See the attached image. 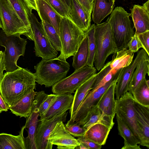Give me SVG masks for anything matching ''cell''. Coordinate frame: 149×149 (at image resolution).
Wrapping results in <instances>:
<instances>
[{"label": "cell", "instance_id": "cell-1", "mask_svg": "<svg viewBox=\"0 0 149 149\" xmlns=\"http://www.w3.org/2000/svg\"><path fill=\"white\" fill-rule=\"evenodd\" d=\"M36 82L34 73L27 68L19 67L5 73L0 82V93L9 107L31 90L36 89Z\"/></svg>", "mask_w": 149, "mask_h": 149}, {"label": "cell", "instance_id": "cell-2", "mask_svg": "<svg viewBox=\"0 0 149 149\" xmlns=\"http://www.w3.org/2000/svg\"><path fill=\"white\" fill-rule=\"evenodd\" d=\"M66 60L57 57L42 59L34 67L36 82L45 87L52 86L65 77L70 68Z\"/></svg>", "mask_w": 149, "mask_h": 149}, {"label": "cell", "instance_id": "cell-3", "mask_svg": "<svg viewBox=\"0 0 149 149\" xmlns=\"http://www.w3.org/2000/svg\"><path fill=\"white\" fill-rule=\"evenodd\" d=\"M94 36L96 51L94 64L99 71L104 66L108 56L116 54L118 50L107 19L102 23L95 25Z\"/></svg>", "mask_w": 149, "mask_h": 149}, {"label": "cell", "instance_id": "cell-4", "mask_svg": "<svg viewBox=\"0 0 149 149\" xmlns=\"http://www.w3.org/2000/svg\"><path fill=\"white\" fill-rule=\"evenodd\" d=\"M130 15L123 8L117 6L107 19L118 51L127 48L128 44L134 34Z\"/></svg>", "mask_w": 149, "mask_h": 149}, {"label": "cell", "instance_id": "cell-5", "mask_svg": "<svg viewBox=\"0 0 149 149\" xmlns=\"http://www.w3.org/2000/svg\"><path fill=\"white\" fill-rule=\"evenodd\" d=\"M85 36L81 30L70 19L62 17L59 28V37L61 45L58 58L66 60L73 56Z\"/></svg>", "mask_w": 149, "mask_h": 149}, {"label": "cell", "instance_id": "cell-6", "mask_svg": "<svg viewBox=\"0 0 149 149\" xmlns=\"http://www.w3.org/2000/svg\"><path fill=\"white\" fill-rule=\"evenodd\" d=\"M0 18L2 31L7 36L23 35L33 41V32L26 28L7 0H0Z\"/></svg>", "mask_w": 149, "mask_h": 149}, {"label": "cell", "instance_id": "cell-7", "mask_svg": "<svg viewBox=\"0 0 149 149\" xmlns=\"http://www.w3.org/2000/svg\"><path fill=\"white\" fill-rule=\"evenodd\" d=\"M26 39L22 38L19 35L7 36L3 31L0 33V45L3 47V52L6 72L13 71L20 67L17 61L20 56H24Z\"/></svg>", "mask_w": 149, "mask_h": 149}, {"label": "cell", "instance_id": "cell-8", "mask_svg": "<svg viewBox=\"0 0 149 149\" xmlns=\"http://www.w3.org/2000/svg\"><path fill=\"white\" fill-rule=\"evenodd\" d=\"M96 72L95 67L88 65L74 70L69 76L63 79L52 86V91L56 94L74 93L80 86Z\"/></svg>", "mask_w": 149, "mask_h": 149}, {"label": "cell", "instance_id": "cell-9", "mask_svg": "<svg viewBox=\"0 0 149 149\" xmlns=\"http://www.w3.org/2000/svg\"><path fill=\"white\" fill-rule=\"evenodd\" d=\"M30 19L33 33V41L36 56L42 59H49L57 57L58 51L51 44L41 23L39 22L33 13H31Z\"/></svg>", "mask_w": 149, "mask_h": 149}, {"label": "cell", "instance_id": "cell-10", "mask_svg": "<svg viewBox=\"0 0 149 149\" xmlns=\"http://www.w3.org/2000/svg\"><path fill=\"white\" fill-rule=\"evenodd\" d=\"M134 100L132 94L128 91L127 92L120 98L115 100V113L123 120L140 140L136 125Z\"/></svg>", "mask_w": 149, "mask_h": 149}, {"label": "cell", "instance_id": "cell-11", "mask_svg": "<svg viewBox=\"0 0 149 149\" xmlns=\"http://www.w3.org/2000/svg\"><path fill=\"white\" fill-rule=\"evenodd\" d=\"M47 94L42 91L37 92L33 102L31 112L26 118L24 126L27 129L28 136L24 138L26 149H37L35 136L39 122V107Z\"/></svg>", "mask_w": 149, "mask_h": 149}, {"label": "cell", "instance_id": "cell-12", "mask_svg": "<svg viewBox=\"0 0 149 149\" xmlns=\"http://www.w3.org/2000/svg\"><path fill=\"white\" fill-rule=\"evenodd\" d=\"M117 77V74L113 75L112 79L105 85L94 91L91 90L89 91L77 111L68 121L65 126L79 123L86 117L92 107L96 104L102 95Z\"/></svg>", "mask_w": 149, "mask_h": 149}, {"label": "cell", "instance_id": "cell-13", "mask_svg": "<svg viewBox=\"0 0 149 149\" xmlns=\"http://www.w3.org/2000/svg\"><path fill=\"white\" fill-rule=\"evenodd\" d=\"M68 112H64L49 119L39 120L35 136L37 149H52L53 145L49 141V135L58 122L66 120Z\"/></svg>", "mask_w": 149, "mask_h": 149}, {"label": "cell", "instance_id": "cell-14", "mask_svg": "<svg viewBox=\"0 0 149 149\" xmlns=\"http://www.w3.org/2000/svg\"><path fill=\"white\" fill-rule=\"evenodd\" d=\"M147 55L143 49L138 51L132 63L120 70L115 87L116 99L120 98L128 91L129 85L134 72L139 63Z\"/></svg>", "mask_w": 149, "mask_h": 149}, {"label": "cell", "instance_id": "cell-15", "mask_svg": "<svg viewBox=\"0 0 149 149\" xmlns=\"http://www.w3.org/2000/svg\"><path fill=\"white\" fill-rule=\"evenodd\" d=\"M63 123L58 122L49 135V141L58 149H75L80 143L67 131Z\"/></svg>", "mask_w": 149, "mask_h": 149}, {"label": "cell", "instance_id": "cell-16", "mask_svg": "<svg viewBox=\"0 0 149 149\" xmlns=\"http://www.w3.org/2000/svg\"><path fill=\"white\" fill-rule=\"evenodd\" d=\"M136 125L141 141L140 145L149 148V107L134 100Z\"/></svg>", "mask_w": 149, "mask_h": 149}, {"label": "cell", "instance_id": "cell-17", "mask_svg": "<svg viewBox=\"0 0 149 149\" xmlns=\"http://www.w3.org/2000/svg\"><path fill=\"white\" fill-rule=\"evenodd\" d=\"M130 16L132 18L135 29V33L149 30V0L142 6L134 5L131 9Z\"/></svg>", "mask_w": 149, "mask_h": 149}, {"label": "cell", "instance_id": "cell-18", "mask_svg": "<svg viewBox=\"0 0 149 149\" xmlns=\"http://www.w3.org/2000/svg\"><path fill=\"white\" fill-rule=\"evenodd\" d=\"M73 95L70 93L57 94L56 97L52 105L42 115L39 120H47L66 112L72 106Z\"/></svg>", "mask_w": 149, "mask_h": 149}, {"label": "cell", "instance_id": "cell-19", "mask_svg": "<svg viewBox=\"0 0 149 149\" xmlns=\"http://www.w3.org/2000/svg\"><path fill=\"white\" fill-rule=\"evenodd\" d=\"M68 18L84 32L91 26V14L86 12L77 0H70Z\"/></svg>", "mask_w": 149, "mask_h": 149}, {"label": "cell", "instance_id": "cell-20", "mask_svg": "<svg viewBox=\"0 0 149 149\" xmlns=\"http://www.w3.org/2000/svg\"><path fill=\"white\" fill-rule=\"evenodd\" d=\"M37 12L41 20L52 25L59 35L62 17L53 8L48 0H36Z\"/></svg>", "mask_w": 149, "mask_h": 149}, {"label": "cell", "instance_id": "cell-21", "mask_svg": "<svg viewBox=\"0 0 149 149\" xmlns=\"http://www.w3.org/2000/svg\"><path fill=\"white\" fill-rule=\"evenodd\" d=\"M113 118L104 115L96 104L91 108L86 117L78 124L86 130L96 123L104 124L111 129L114 124Z\"/></svg>", "mask_w": 149, "mask_h": 149}, {"label": "cell", "instance_id": "cell-22", "mask_svg": "<svg viewBox=\"0 0 149 149\" xmlns=\"http://www.w3.org/2000/svg\"><path fill=\"white\" fill-rule=\"evenodd\" d=\"M116 78L113 80L96 104L104 115L113 118L116 114L115 90Z\"/></svg>", "mask_w": 149, "mask_h": 149}, {"label": "cell", "instance_id": "cell-23", "mask_svg": "<svg viewBox=\"0 0 149 149\" xmlns=\"http://www.w3.org/2000/svg\"><path fill=\"white\" fill-rule=\"evenodd\" d=\"M118 134L124 139V146L121 149H141L140 140L134 135L125 122L116 115Z\"/></svg>", "mask_w": 149, "mask_h": 149}, {"label": "cell", "instance_id": "cell-24", "mask_svg": "<svg viewBox=\"0 0 149 149\" xmlns=\"http://www.w3.org/2000/svg\"><path fill=\"white\" fill-rule=\"evenodd\" d=\"M37 92L32 89L14 105L9 107L11 112L20 117L27 118L30 115Z\"/></svg>", "mask_w": 149, "mask_h": 149}, {"label": "cell", "instance_id": "cell-25", "mask_svg": "<svg viewBox=\"0 0 149 149\" xmlns=\"http://www.w3.org/2000/svg\"><path fill=\"white\" fill-rule=\"evenodd\" d=\"M111 129L102 124H95L87 129L84 136L101 146L105 145Z\"/></svg>", "mask_w": 149, "mask_h": 149}, {"label": "cell", "instance_id": "cell-26", "mask_svg": "<svg viewBox=\"0 0 149 149\" xmlns=\"http://www.w3.org/2000/svg\"><path fill=\"white\" fill-rule=\"evenodd\" d=\"M115 0H94L92 11V20L96 24H100L111 14L115 6Z\"/></svg>", "mask_w": 149, "mask_h": 149}, {"label": "cell", "instance_id": "cell-27", "mask_svg": "<svg viewBox=\"0 0 149 149\" xmlns=\"http://www.w3.org/2000/svg\"><path fill=\"white\" fill-rule=\"evenodd\" d=\"M24 129V126L17 136L0 133V149H26L23 134Z\"/></svg>", "mask_w": 149, "mask_h": 149}, {"label": "cell", "instance_id": "cell-28", "mask_svg": "<svg viewBox=\"0 0 149 149\" xmlns=\"http://www.w3.org/2000/svg\"><path fill=\"white\" fill-rule=\"evenodd\" d=\"M149 56L147 55L139 63L135 70L130 82L128 91L132 94L136 88L149 75Z\"/></svg>", "mask_w": 149, "mask_h": 149}, {"label": "cell", "instance_id": "cell-29", "mask_svg": "<svg viewBox=\"0 0 149 149\" xmlns=\"http://www.w3.org/2000/svg\"><path fill=\"white\" fill-rule=\"evenodd\" d=\"M96 74L93 75L84 82L75 91L73 96L72 105L69 111L70 118L77 111L88 92L92 89Z\"/></svg>", "mask_w": 149, "mask_h": 149}, {"label": "cell", "instance_id": "cell-30", "mask_svg": "<svg viewBox=\"0 0 149 149\" xmlns=\"http://www.w3.org/2000/svg\"><path fill=\"white\" fill-rule=\"evenodd\" d=\"M134 53L127 48L118 51L116 56L111 61L110 67L115 74L121 69L129 65L132 62Z\"/></svg>", "mask_w": 149, "mask_h": 149}, {"label": "cell", "instance_id": "cell-31", "mask_svg": "<svg viewBox=\"0 0 149 149\" xmlns=\"http://www.w3.org/2000/svg\"><path fill=\"white\" fill-rule=\"evenodd\" d=\"M88 56V39L85 33L84 37L72 58V66L75 70L87 65Z\"/></svg>", "mask_w": 149, "mask_h": 149}, {"label": "cell", "instance_id": "cell-32", "mask_svg": "<svg viewBox=\"0 0 149 149\" xmlns=\"http://www.w3.org/2000/svg\"><path fill=\"white\" fill-rule=\"evenodd\" d=\"M17 13L26 28L33 32L30 15L32 13L24 0H7Z\"/></svg>", "mask_w": 149, "mask_h": 149}, {"label": "cell", "instance_id": "cell-33", "mask_svg": "<svg viewBox=\"0 0 149 149\" xmlns=\"http://www.w3.org/2000/svg\"><path fill=\"white\" fill-rule=\"evenodd\" d=\"M134 100L140 104L149 107V81L145 78L132 94Z\"/></svg>", "mask_w": 149, "mask_h": 149}, {"label": "cell", "instance_id": "cell-34", "mask_svg": "<svg viewBox=\"0 0 149 149\" xmlns=\"http://www.w3.org/2000/svg\"><path fill=\"white\" fill-rule=\"evenodd\" d=\"M41 21V24L52 45L56 51H60L61 45L59 35L52 25L45 21Z\"/></svg>", "mask_w": 149, "mask_h": 149}, {"label": "cell", "instance_id": "cell-35", "mask_svg": "<svg viewBox=\"0 0 149 149\" xmlns=\"http://www.w3.org/2000/svg\"><path fill=\"white\" fill-rule=\"evenodd\" d=\"M95 24H92L85 32L87 36L88 42L89 56L87 65L94 67V62L96 51V44L94 36Z\"/></svg>", "mask_w": 149, "mask_h": 149}, {"label": "cell", "instance_id": "cell-36", "mask_svg": "<svg viewBox=\"0 0 149 149\" xmlns=\"http://www.w3.org/2000/svg\"><path fill=\"white\" fill-rule=\"evenodd\" d=\"M54 10L62 17L68 18L69 7L61 0H48Z\"/></svg>", "mask_w": 149, "mask_h": 149}, {"label": "cell", "instance_id": "cell-37", "mask_svg": "<svg viewBox=\"0 0 149 149\" xmlns=\"http://www.w3.org/2000/svg\"><path fill=\"white\" fill-rule=\"evenodd\" d=\"M65 128L71 135L78 138L84 136L86 130V129L76 123L65 126Z\"/></svg>", "mask_w": 149, "mask_h": 149}, {"label": "cell", "instance_id": "cell-38", "mask_svg": "<svg viewBox=\"0 0 149 149\" xmlns=\"http://www.w3.org/2000/svg\"><path fill=\"white\" fill-rule=\"evenodd\" d=\"M57 94L47 95L39 107L40 116L43 115L48 110L56 98Z\"/></svg>", "mask_w": 149, "mask_h": 149}, {"label": "cell", "instance_id": "cell-39", "mask_svg": "<svg viewBox=\"0 0 149 149\" xmlns=\"http://www.w3.org/2000/svg\"><path fill=\"white\" fill-rule=\"evenodd\" d=\"M110 63L111 61L107 63L100 70V71L96 74L92 89L95 87L104 77L111 70Z\"/></svg>", "mask_w": 149, "mask_h": 149}, {"label": "cell", "instance_id": "cell-40", "mask_svg": "<svg viewBox=\"0 0 149 149\" xmlns=\"http://www.w3.org/2000/svg\"><path fill=\"white\" fill-rule=\"evenodd\" d=\"M136 34L141 42L142 48L149 56V30L142 33Z\"/></svg>", "mask_w": 149, "mask_h": 149}, {"label": "cell", "instance_id": "cell-41", "mask_svg": "<svg viewBox=\"0 0 149 149\" xmlns=\"http://www.w3.org/2000/svg\"><path fill=\"white\" fill-rule=\"evenodd\" d=\"M127 48H128L130 51L134 53L137 52L140 48H142L141 45L136 34L134 33L129 42Z\"/></svg>", "mask_w": 149, "mask_h": 149}, {"label": "cell", "instance_id": "cell-42", "mask_svg": "<svg viewBox=\"0 0 149 149\" xmlns=\"http://www.w3.org/2000/svg\"><path fill=\"white\" fill-rule=\"evenodd\" d=\"M77 139L79 143L85 145L88 149H100L102 147L85 138L84 136L79 137Z\"/></svg>", "mask_w": 149, "mask_h": 149}, {"label": "cell", "instance_id": "cell-43", "mask_svg": "<svg viewBox=\"0 0 149 149\" xmlns=\"http://www.w3.org/2000/svg\"><path fill=\"white\" fill-rule=\"evenodd\" d=\"M114 75L111 70L104 77L95 87L91 90L92 91H94L103 86L112 79Z\"/></svg>", "mask_w": 149, "mask_h": 149}, {"label": "cell", "instance_id": "cell-44", "mask_svg": "<svg viewBox=\"0 0 149 149\" xmlns=\"http://www.w3.org/2000/svg\"><path fill=\"white\" fill-rule=\"evenodd\" d=\"M77 1L86 12L91 14L93 10L94 3H90L88 0H77Z\"/></svg>", "mask_w": 149, "mask_h": 149}, {"label": "cell", "instance_id": "cell-45", "mask_svg": "<svg viewBox=\"0 0 149 149\" xmlns=\"http://www.w3.org/2000/svg\"><path fill=\"white\" fill-rule=\"evenodd\" d=\"M6 66L3 52L0 51V82L4 76L3 71L5 70Z\"/></svg>", "mask_w": 149, "mask_h": 149}, {"label": "cell", "instance_id": "cell-46", "mask_svg": "<svg viewBox=\"0 0 149 149\" xmlns=\"http://www.w3.org/2000/svg\"><path fill=\"white\" fill-rule=\"evenodd\" d=\"M29 8L31 11L34 10L37 11L36 0H24Z\"/></svg>", "mask_w": 149, "mask_h": 149}, {"label": "cell", "instance_id": "cell-47", "mask_svg": "<svg viewBox=\"0 0 149 149\" xmlns=\"http://www.w3.org/2000/svg\"><path fill=\"white\" fill-rule=\"evenodd\" d=\"M0 108L3 111H7L9 109V107L3 98L0 94Z\"/></svg>", "mask_w": 149, "mask_h": 149}, {"label": "cell", "instance_id": "cell-48", "mask_svg": "<svg viewBox=\"0 0 149 149\" xmlns=\"http://www.w3.org/2000/svg\"><path fill=\"white\" fill-rule=\"evenodd\" d=\"M75 149H88V148L84 144L80 143V144L77 146Z\"/></svg>", "mask_w": 149, "mask_h": 149}, {"label": "cell", "instance_id": "cell-49", "mask_svg": "<svg viewBox=\"0 0 149 149\" xmlns=\"http://www.w3.org/2000/svg\"><path fill=\"white\" fill-rule=\"evenodd\" d=\"M63 3L67 5L69 7L70 5V0H61Z\"/></svg>", "mask_w": 149, "mask_h": 149}, {"label": "cell", "instance_id": "cell-50", "mask_svg": "<svg viewBox=\"0 0 149 149\" xmlns=\"http://www.w3.org/2000/svg\"><path fill=\"white\" fill-rule=\"evenodd\" d=\"M94 0H88L89 2L91 3H94Z\"/></svg>", "mask_w": 149, "mask_h": 149}, {"label": "cell", "instance_id": "cell-51", "mask_svg": "<svg viewBox=\"0 0 149 149\" xmlns=\"http://www.w3.org/2000/svg\"><path fill=\"white\" fill-rule=\"evenodd\" d=\"M0 28H2V26L1 24V20L0 18Z\"/></svg>", "mask_w": 149, "mask_h": 149}, {"label": "cell", "instance_id": "cell-52", "mask_svg": "<svg viewBox=\"0 0 149 149\" xmlns=\"http://www.w3.org/2000/svg\"><path fill=\"white\" fill-rule=\"evenodd\" d=\"M3 111V110L0 108V113H1Z\"/></svg>", "mask_w": 149, "mask_h": 149}, {"label": "cell", "instance_id": "cell-53", "mask_svg": "<svg viewBox=\"0 0 149 149\" xmlns=\"http://www.w3.org/2000/svg\"><path fill=\"white\" fill-rule=\"evenodd\" d=\"M124 0V1H125V0Z\"/></svg>", "mask_w": 149, "mask_h": 149}]
</instances>
